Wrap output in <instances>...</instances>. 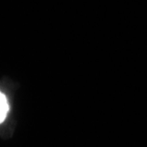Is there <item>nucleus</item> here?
<instances>
[{
	"label": "nucleus",
	"instance_id": "obj_1",
	"mask_svg": "<svg viewBox=\"0 0 147 147\" xmlns=\"http://www.w3.org/2000/svg\"><path fill=\"white\" fill-rule=\"evenodd\" d=\"M9 111V105L5 95L0 92V123L5 120Z\"/></svg>",
	"mask_w": 147,
	"mask_h": 147
}]
</instances>
